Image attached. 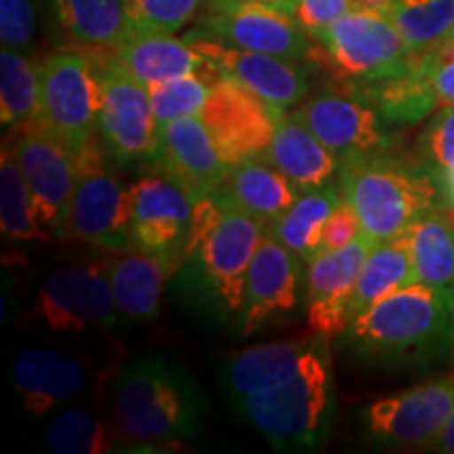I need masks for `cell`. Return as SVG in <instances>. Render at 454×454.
Instances as JSON below:
<instances>
[{"label": "cell", "instance_id": "obj_37", "mask_svg": "<svg viewBox=\"0 0 454 454\" xmlns=\"http://www.w3.org/2000/svg\"><path fill=\"white\" fill-rule=\"evenodd\" d=\"M202 0H122L130 32L177 34ZM129 32V34H130Z\"/></svg>", "mask_w": 454, "mask_h": 454}, {"label": "cell", "instance_id": "obj_7", "mask_svg": "<svg viewBox=\"0 0 454 454\" xmlns=\"http://www.w3.org/2000/svg\"><path fill=\"white\" fill-rule=\"evenodd\" d=\"M67 231L72 238L98 247L135 253L133 194L107 168L104 152L95 139L76 154V187Z\"/></svg>", "mask_w": 454, "mask_h": 454}, {"label": "cell", "instance_id": "obj_18", "mask_svg": "<svg viewBox=\"0 0 454 454\" xmlns=\"http://www.w3.org/2000/svg\"><path fill=\"white\" fill-rule=\"evenodd\" d=\"M374 242L364 231L345 248L317 253L308 268V325L311 334L331 339L348 328V305Z\"/></svg>", "mask_w": 454, "mask_h": 454}, {"label": "cell", "instance_id": "obj_25", "mask_svg": "<svg viewBox=\"0 0 454 454\" xmlns=\"http://www.w3.org/2000/svg\"><path fill=\"white\" fill-rule=\"evenodd\" d=\"M261 158L286 175L301 192L326 185L339 164L337 156L294 114L276 118L274 137Z\"/></svg>", "mask_w": 454, "mask_h": 454}, {"label": "cell", "instance_id": "obj_30", "mask_svg": "<svg viewBox=\"0 0 454 454\" xmlns=\"http://www.w3.org/2000/svg\"><path fill=\"white\" fill-rule=\"evenodd\" d=\"M339 200V190L331 184L303 190L293 202V207L268 231L276 236L301 263H311V259L320 253L326 219L331 217Z\"/></svg>", "mask_w": 454, "mask_h": 454}, {"label": "cell", "instance_id": "obj_19", "mask_svg": "<svg viewBox=\"0 0 454 454\" xmlns=\"http://www.w3.org/2000/svg\"><path fill=\"white\" fill-rule=\"evenodd\" d=\"M130 194L135 253L175 254L184 259L196 202L164 175L139 179L130 185Z\"/></svg>", "mask_w": 454, "mask_h": 454}, {"label": "cell", "instance_id": "obj_1", "mask_svg": "<svg viewBox=\"0 0 454 454\" xmlns=\"http://www.w3.org/2000/svg\"><path fill=\"white\" fill-rule=\"evenodd\" d=\"M204 400L190 372L164 356L129 362L114 379V417L124 444L167 446L194 438Z\"/></svg>", "mask_w": 454, "mask_h": 454}, {"label": "cell", "instance_id": "obj_40", "mask_svg": "<svg viewBox=\"0 0 454 454\" xmlns=\"http://www.w3.org/2000/svg\"><path fill=\"white\" fill-rule=\"evenodd\" d=\"M417 66L427 78L438 104H454V36L431 49L429 53L417 57Z\"/></svg>", "mask_w": 454, "mask_h": 454}, {"label": "cell", "instance_id": "obj_2", "mask_svg": "<svg viewBox=\"0 0 454 454\" xmlns=\"http://www.w3.org/2000/svg\"><path fill=\"white\" fill-rule=\"evenodd\" d=\"M450 288L412 282L371 305L340 333V343L366 362L417 360L450 345Z\"/></svg>", "mask_w": 454, "mask_h": 454}, {"label": "cell", "instance_id": "obj_5", "mask_svg": "<svg viewBox=\"0 0 454 454\" xmlns=\"http://www.w3.org/2000/svg\"><path fill=\"white\" fill-rule=\"evenodd\" d=\"M442 179L429 167L387 154L360 158L340 167V194L360 217L374 244L402 236L429 208L442 202Z\"/></svg>", "mask_w": 454, "mask_h": 454}, {"label": "cell", "instance_id": "obj_33", "mask_svg": "<svg viewBox=\"0 0 454 454\" xmlns=\"http://www.w3.org/2000/svg\"><path fill=\"white\" fill-rule=\"evenodd\" d=\"M391 20L408 49L421 57L454 36V0H394Z\"/></svg>", "mask_w": 454, "mask_h": 454}, {"label": "cell", "instance_id": "obj_31", "mask_svg": "<svg viewBox=\"0 0 454 454\" xmlns=\"http://www.w3.org/2000/svg\"><path fill=\"white\" fill-rule=\"evenodd\" d=\"M360 95L372 104L391 124H412L429 116L434 107H440L438 98L431 90L427 78L414 66L408 74L387 81L360 84Z\"/></svg>", "mask_w": 454, "mask_h": 454}, {"label": "cell", "instance_id": "obj_28", "mask_svg": "<svg viewBox=\"0 0 454 454\" xmlns=\"http://www.w3.org/2000/svg\"><path fill=\"white\" fill-rule=\"evenodd\" d=\"M419 282L450 288L454 284V213L429 208L404 231Z\"/></svg>", "mask_w": 454, "mask_h": 454}, {"label": "cell", "instance_id": "obj_20", "mask_svg": "<svg viewBox=\"0 0 454 454\" xmlns=\"http://www.w3.org/2000/svg\"><path fill=\"white\" fill-rule=\"evenodd\" d=\"M301 261L265 231L251 261L240 311V333H257L274 317L286 316L299 303Z\"/></svg>", "mask_w": 454, "mask_h": 454}, {"label": "cell", "instance_id": "obj_11", "mask_svg": "<svg viewBox=\"0 0 454 454\" xmlns=\"http://www.w3.org/2000/svg\"><path fill=\"white\" fill-rule=\"evenodd\" d=\"M294 116L308 127L340 164L387 154L394 144L383 114L360 93L322 90L305 101Z\"/></svg>", "mask_w": 454, "mask_h": 454}, {"label": "cell", "instance_id": "obj_29", "mask_svg": "<svg viewBox=\"0 0 454 454\" xmlns=\"http://www.w3.org/2000/svg\"><path fill=\"white\" fill-rule=\"evenodd\" d=\"M412 282H417V276L404 234L374 244L349 299L348 326L377 301Z\"/></svg>", "mask_w": 454, "mask_h": 454}, {"label": "cell", "instance_id": "obj_36", "mask_svg": "<svg viewBox=\"0 0 454 454\" xmlns=\"http://www.w3.org/2000/svg\"><path fill=\"white\" fill-rule=\"evenodd\" d=\"M221 74L223 72L211 64L204 67L202 72L185 74V76L150 84L147 89H150L158 129L170 121H177V118L200 116L202 107L207 104L208 95H211L213 82L217 81Z\"/></svg>", "mask_w": 454, "mask_h": 454}, {"label": "cell", "instance_id": "obj_34", "mask_svg": "<svg viewBox=\"0 0 454 454\" xmlns=\"http://www.w3.org/2000/svg\"><path fill=\"white\" fill-rule=\"evenodd\" d=\"M44 442L55 454H99L124 444L118 427L84 408H70L57 414L49 423Z\"/></svg>", "mask_w": 454, "mask_h": 454}, {"label": "cell", "instance_id": "obj_22", "mask_svg": "<svg viewBox=\"0 0 454 454\" xmlns=\"http://www.w3.org/2000/svg\"><path fill=\"white\" fill-rule=\"evenodd\" d=\"M316 340V334L311 339L274 340V343L254 345V348L231 354L221 374L227 395L231 397V402H236L291 379L303 364L305 356L314 348Z\"/></svg>", "mask_w": 454, "mask_h": 454}, {"label": "cell", "instance_id": "obj_13", "mask_svg": "<svg viewBox=\"0 0 454 454\" xmlns=\"http://www.w3.org/2000/svg\"><path fill=\"white\" fill-rule=\"evenodd\" d=\"M11 154L30 187L43 230L57 238L70 236L67 225L76 187V158L38 122L27 124Z\"/></svg>", "mask_w": 454, "mask_h": 454}, {"label": "cell", "instance_id": "obj_8", "mask_svg": "<svg viewBox=\"0 0 454 454\" xmlns=\"http://www.w3.org/2000/svg\"><path fill=\"white\" fill-rule=\"evenodd\" d=\"M334 72L362 84L402 76L417 66L391 15L354 9L317 36Z\"/></svg>", "mask_w": 454, "mask_h": 454}, {"label": "cell", "instance_id": "obj_17", "mask_svg": "<svg viewBox=\"0 0 454 454\" xmlns=\"http://www.w3.org/2000/svg\"><path fill=\"white\" fill-rule=\"evenodd\" d=\"M187 41L221 72L236 78L278 114L297 106L308 95L309 74L299 61L231 47L204 34H192Z\"/></svg>", "mask_w": 454, "mask_h": 454}, {"label": "cell", "instance_id": "obj_32", "mask_svg": "<svg viewBox=\"0 0 454 454\" xmlns=\"http://www.w3.org/2000/svg\"><path fill=\"white\" fill-rule=\"evenodd\" d=\"M41 82L38 64L24 51H0V118L3 127H27L38 121Z\"/></svg>", "mask_w": 454, "mask_h": 454}, {"label": "cell", "instance_id": "obj_47", "mask_svg": "<svg viewBox=\"0 0 454 454\" xmlns=\"http://www.w3.org/2000/svg\"><path fill=\"white\" fill-rule=\"evenodd\" d=\"M450 314H452V328H450V354L454 364V284L450 286Z\"/></svg>", "mask_w": 454, "mask_h": 454}, {"label": "cell", "instance_id": "obj_39", "mask_svg": "<svg viewBox=\"0 0 454 454\" xmlns=\"http://www.w3.org/2000/svg\"><path fill=\"white\" fill-rule=\"evenodd\" d=\"M34 20L32 0H0V41L3 47L26 51L34 43Z\"/></svg>", "mask_w": 454, "mask_h": 454}, {"label": "cell", "instance_id": "obj_38", "mask_svg": "<svg viewBox=\"0 0 454 454\" xmlns=\"http://www.w3.org/2000/svg\"><path fill=\"white\" fill-rule=\"evenodd\" d=\"M423 152L429 168L444 179L454 170V104L440 106L423 135Z\"/></svg>", "mask_w": 454, "mask_h": 454}, {"label": "cell", "instance_id": "obj_21", "mask_svg": "<svg viewBox=\"0 0 454 454\" xmlns=\"http://www.w3.org/2000/svg\"><path fill=\"white\" fill-rule=\"evenodd\" d=\"M89 368L76 356L51 348L26 349L13 364V383L21 404L32 414L76 400L89 385Z\"/></svg>", "mask_w": 454, "mask_h": 454}, {"label": "cell", "instance_id": "obj_15", "mask_svg": "<svg viewBox=\"0 0 454 454\" xmlns=\"http://www.w3.org/2000/svg\"><path fill=\"white\" fill-rule=\"evenodd\" d=\"M34 311L55 333H89L114 325L118 308L107 268L70 265L53 271Z\"/></svg>", "mask_w": 454, "mask_h": 454}, {"label": "cell", "instance_id": "obj_45", "mask_svg": "<svg viewBox=\"0 0 454 454\" xmlns=\"http://www.w3.org/2000/svg\"><path fill=\"white\" fill-rule=\"evenodd\" d=\"M253 3H265V4H271V7H278V9L286 11V13L294 15V9H297V3H299V0H253Z\"/></svg>", "mask_w": 454, "mask_h": 454}, {"label": "cell", "instance_id": "obj_44", "mask_svg": "<svg viewBox=\"0 0 454 454\" xmlns=\"http://www.w3.org/2000/svg\"><path fill=\"white\" fill-rule=\"evenodd\" d=\"M354 9H366L391 15V11H394V0H354Z\"/></svg>", "mask_w": 454, "mask_h": 454}, {"label": "cell", "instance_id": "obj_12", "mask_svg": "<svg viewBox=\"0 0 454 454\" xmlns=\"http://www.w3.org/2000/svg\"><path fill=\"white\" fill-rule=\"evenodd\" d=\"M202 34L231 47L301 61L311 55L309 34L294 15L253 0H213Z\"/></svg>", "mask_w": 454, "mask_h": 454}, {"label": "cell", "instance_id": "obj_46", "mask_svg": "<svg viewBox=\"0 0 454 454\" xmlns=\"http://www.w3.org/2000/svg\"><path fill=\"white\" fill-rule=\"evenodd\" d=\"M442 185H444L446 196L450 198V202L454 204V170H452V173H448L444 179H442Z\"/></svg>", "mask_w": 454, "mask_h": 454}, {"label": "cell", "instance_id": "obj_43", "mask_svg": "<svg viewBox=\"0 0 454 454\" xmlns=\"http://www.w3.org/2000/svg\"><path fill=\"white\" fill-rule=\"evenodd\" d=\"M427 450L431 452H442V454H454V414L450 421L446 423V427L442 429V434L435 438L434 444H431Z\"/></svg>", "mask_w": 454, "mask_h": 454}, {"label": "cell", "instance_id": "obj_41", "mask_svg": "<svg viewBox=\"0 0 454 454\" xmlns=\"http://www.w3.org/2000/svg\"><path fill=\"white\" fill-rule=\"evenodd\" d=\"M349 11H354V0H299L294 20L311 38H317Z\"/></svg>", "mask_w": 454, "mask_h": 454}, {"label": "cell", "instance_id": "obj_9", "mask_svg": "<svg viewBox=\"0 0 454 454\" xmlns=\"http://www.w3.org/2000/svg\"><path fill=\"white\" fill-rule=\"evenodd\" d=\"M104 104L99 114V133L107 152L121 162L156 160L158 122L147 84L116 61L101 57L95 61Z\"/></svg>", "mask_w": 454, "mask_h": 454}, {"label": "cell", "instance_id": "obj_24", "mask_svg": "<svg viewBox=\"0 0 454 454\" xmlns=\"http://www.w3.org/2000/svg\"><path fill=\"white\" fill-rule=\"evenodd\" d=\"M184 259L175 254L133 253L107 265L118 314L129 320H150L160 309L167 282Z\"/></svg>", "mask_w": 454, "mask_h": 454}, {"label": "cell", "instance_id": "obj_42", "mask_svg": "<svg viewBox=\"0 0 454 454\" xmlns=\"http://www.w3.org/2000/svg\"><path fill=\"white\" fill-rule=\"evenodd\" d=\"M362 234V223L356 208L351 207L348 198L340 194V200L333 208L331 217L326 219L325 231H322L320 253H331L345 248Z\"/></svg>", "mask_w": 454, "mask_h": 454}, {"label": "cell", "instance_id": "obj_23", "mask_svg": "<svg viewBox=\"0 0 454 454\" xmlns=\"http://www.w3.org/2000/svg\"><path fill=\"white\" fill-rule=\"evenodd\" d=\"M215 194L251 215L268 231L293 207L301 190L286 175L257 156L234 164Z\"/></svg>", "mask_w": 454, "mask_h": 454}, {"label": "cell", "instance_id": "obj_4", "mask_svg": "<svg viewBox=\"0 0 454 454\" xmlns=\"http://www.w3.org/2000/svg\"><path fill=\"white\" fill-rule=\"evenodd\" d=\"M265 227L211 194L194 204V219L184 248V265L200 278L202 291L221 314L240 316L247 276Z\"/></svg>", "mask_w": 454, "mask_h": 454}, {"label": "cell", "instance_id": "obj_10", "mask_svg": "<svg viewBox=\"0 0 454 454\" xmlns=\"http://www.w3.org/2000/svg\"><path fill=\"white\" fill-rule=\"evenodd\" d=\"M454 414V372L414 385L362 411L366 435L394 448H427Z\"/></svg>", "mask_w": 454, "mask_h": 454}, {"label": "cell", "instance_id": "obj_3", "mask_svg": "<svg viewBox=\"0 0 454 454\" xmlns=\"http://www.w3.org/2000/svg\"><path fill=\"white\" fill-rule=\"evenodd\" d=\"M234 406L276 450H320L337 414L328 340L317 337L291 379L271 389L240 397Z\"/></svg>", "mask_w": 454, "mask_h": 454}, {"label": "cell", "instance_id": "obj_6", "mask_svg": "<svg viewBox=\"0 0 454 454\" xmlns=\"http://www.w3.org/2000/svg\"><path fill=\"white\" fill-rule=\"evenodd\" d=\"M38 124L76 158L99 130L104 104L95 61L81 51H55L38 61Z\"/></svg>", "mask_w": 454, "mask_h": 454}, {"label": "cell", "instance_id": "obj_26", "mask_svg": "<svg viewBox=\"0 0 454 454\" xmlns=\"http://www.w3.org/2000/svg\"><path fill=\"white\" fill-rule=\"evenodd\" d=\"M114 51L122 67L144 84H156L185 74L202 72L211 66L190 41H179L173 34H141L130 32Z\"/></svg>", "mask_w": 454, "mask_h": 454}, {"label": "cell", "instance_id": "obj_14", "mask_svg": "<svg viewBox=\"0 0 454 454\" xmlns=\"http://www.w3.org/2000/svg\"><path fill=\"white\" fill-rule=\"evenodd\" d=\"M278 116L274 107L227 74L213 82L200 112L202 122L231 167L268 150Z\"/></svg>", "mask_w": 454, "mask_h": 454}, {"label": "cell", "instance_id": "obj_35", "mask_svg": "<svg viewBox=\"0 0 454 454\" xmlns=\"http://www.w3.org/2000/svg\"><path fill=\"white\" fill-rule=\"evenodd\" d=\"M0 227L13 242L44 240L49 234L38 223L30 187L11 152L3 150L0 160Z\"/></svg>", "mask_w": 454, "mask_h": 454}, {"label": "cell", "instance_id": "obj_16", "mask_svg": "<svg viewBox=\"0 0 454 454\" xmlns=\"http://www.w3.org/2000/svg\"><path fill=\"white\" fill-rule=\"evenodd\" d=\"M156 167L192 200L215 194L231 164L225 160L200 116H184L158 129Z\"/></svg>", "mask_w": 454, "mask_h": 454}, {"label": "cell", "instance_id": "obj_27", "mask_svg": "<svg viewBox=\"0 0 454 454\" xmlns=\"http://www.w3.org/2000/svg\"><path fill=\"white\" fill-rule=\"evenodd\" d=\"M49 4L59 30L81 47L116 49L130 32L122 0H49Z\"/></svg>", "mask_w": 454, "mask_h": 454}]
</instances>
